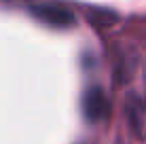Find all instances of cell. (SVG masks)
<instances>
[{
    "instance_id": "cell-1",
    "label": "cell",
    "mask_w": 146,
    "mask_h": 144,
    "mask_svg": "<svg viewBox=\"0 0 146 144\" xmlns=\"http://www.w3.org/2000/svg\"><path fill=\"white\" fill-rule=\"evenodd\" d=\"M30 13L38 19V21H44L53 28H66L74 23V15L68 11V9L59 7V4H51V2H32L30 4Z\"/></svg>"
},
{
    "instance_id": "cell-2",
    "label": "cell",
    "mask_w": 146,
    "mask_h": 144,
    "mask_svg": "<svg viewBox=\"0 0 146 144\" xmlns=\"http://www.w3.org/2000/svg\"><path fill=\"white\" fill-rule=\"evenodd\" d=\"M83 115L91 123H100L110 115V102L102 87H89L83 93Z\"/></svg>"
},
{
    "instance_id": "cell-3",
    "label": "cell",
    "mask_w": 146,
    "mask_h": 144,
    "mask_svg": "<svg viewBox=\"0 0 146 144\" xmlns=\"http://www.w3.org/2000/svg\"><path fill=\"white\" fill-rule=\"evenodd\" d=\"M125 112H127L129 125L135 131V136L146 138V98L140 96V93H131L127 98Z\"/></svg>"
}]
</instances>
